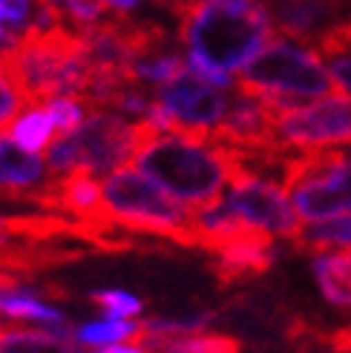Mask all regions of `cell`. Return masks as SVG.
<instances>
[{
    "label": "cell",
    "mask_w": 351,
    "mask_h": 353,
    "mask_svg": "<svg viewBox=\"0 0 351 353\" xmlns=\"http://www.w3.org/2000/svg\"><path fill=\"white\" fill-rule=\"evenodd\" d=\"M343 3H345V9H351V0H343Z\"/></svg>",
    "instance_id": "32"
},
{
    "label": "cell",
    "mask_w": 351,
    "mask_h": 353,
    "mask_svg": "<svg viewBox=\"0 0 351 353\" xmlns=\"http://www.w3.org/2000/svg\"><path fill=\"white\" fill-rule=\"evenodd\" d=\"M23 103H26V98L15 86V81L9 78L3 63H0V127H9V123L21 115Z\"/></svg>",
    "instance_id": "26"
},
{
    "label": "cell",
    "mask_w": 351,
    "mask_h": 353,
    "mask_svg": "<svg viewBox=\"0 0 351 353\" xmlns=\"http://www.w3.org/2000/svg\"><path fill=\"white\" fill-rule=\"evenodd\" d=\"M46 207L58 210V213H69L78 216L86 224H98V213H101V181L90 172H73L55 179L52 190L44 199Z\"/></svg>",
    "instance_id": "14"
},
{
    "label": "cell",
    "mask_w": 351,
    "mask_h": 353,
    "mask_svg": "<svg viewBox=\"0 0 351 353\" xmlns=\"http://www.w3.org/2000/svg\"><path fill=\"white\" fill-rule=\"evenodd\" d=\"M184 72V61L173 46L147 52V55H138L130 66V78L135 86H164L173 78H179Z\"/></svg>",
    "instance_id": "19"
},
{
    "label": "cell",
    "mask_w": 351,
    "mask_h": 353,
    "mask_svg": "<svg viewBox=\"0 0 351 353\" xmlns=\"http://www.w3.org/2000/svg\"><path fill=\"white\" fill-rule=\"evenodd\" d=\"M98 224L124 227L130 233L162 236L176 244L193 247L190 210L153 184L138 170H118L101 181Z\"/></svg>",
    "instance_id": "6"
},
{
    "label": "cell",
    "mask_w": 351,
    "mask_h": 353,
    "mask_svg": "<svg viewBox=\"0 0 351 353\" xmlns=\"http://www.w3.org/2000/svg\"><path fill=\"white\" fill-rule=\"evenodd\" d=\"M138 333V322L130 319H113V316H104L95 322H84L75 327V342L84 347H110V345H121V342H133Z\"/></svg>",
    "instance_id": "22"
},
{
    "label": "cell",
    "mask_w": 351,
    "mask_h": 353,
    "mask_svg": "<svg viewBox=\"0 0 351 353\" xmlns=\"http://www.w3.org/2000/svg\"><path fill=\"white\" fill-rule=\"evenodd\" d=\"M311 273L328 305L351 310V253H317L311 259Z\"/></svg>",
    "instance_id": "15"
},
{
    "label": "cell",
    "mask_w": 351,
    "mask_h": 353,
    "mask_svg": "<svg viewBox=\"0 0 351 353\" xmlns=\"http://www.w3.org/2000/svg\"><path fill=\"white\" fill-rule=\"evenodd\" d=\"M133 161L135 170L159 184L170 199L193 210L219 201L225 184H231L242 167L210 135L184 132H155Z\"/></svg>",
    "instance_id": "2"
},
{
    "label": "cell",
    "mask_w": 351,
    "mask_h": 353,
    "mask_svg": "<svg viewBox=\"0 0 351 353\" xmlns=\"http://www.w3.org/2000/svg\"><path fill=\"white\" fill-rule=\"evenodd\" d=\"M283 147L300 152H325L351 144V98H323L300 110L283 112L276 121Z\"/></svg>",
    "instance_id": "9"
},
{
    "label": "cell",
    "mask_w": 351,
    "mask_h": 353,
    "mask_svg": "<svg viewBox=\"0 0 351 353\" xmlns=\"http://www.w3.org/2000/svg\"><path fill=\"white\" fill-rule=\"evenodd\" d=\"M0 353H90L75 339H64L46 330L0 325Z\"/></svg>",
    "instance_id": "16"
},
{
    "label": "cell",
    "mask_w": 351,
    "mask_h": 353,
    "mask_svg": "<svg viewBox=\"0 0 351 353\" xmlns=\"http://www.w3.org/2000/svg\"><path fill=\"white\" fill-rule=\"evenodd\" d=\"M52 184H55V175L49 172L38 152H29L9 135H0V192L35 196L44 204Z\"/></svg>",
    "instance_id": "13"
},
{
    "label": "cell",
    "mask_w": 351,
    "mask_h": 353,
    "mask_svg": "<svg viewBox=\"0 0 351 353\" xmlns=\"http://www.w3.org/2000/svg\"><path fill=\"white\" fill-rule=\"evenodd\" d=\"M41 3L55 9L61 21L75 32H84L104 21V6L98 0H41Z\"/></svg>",
    "instance_id": "23"
},
{
    "label": "cell",
    "mask_w": 351,
    "mask_h": 353,
    "mask_svg": "<svg viewBox=\"0 0 351 353\" xmlns=\"http://www.w3.org/2000/svg\"><path fill=\"white\" fill-rule=\"evenodd\" d=\"M227 110H231V98L225 92L196 75L182 72L155 90V112L150 123L159 132L214 135Z\"/></svg>",
    "instance_id": "8"
},
{
    "label": "cell",
    "mask_w": 351,
    "mask_h": 353,
    "mask_svg": "<svg viewBox=\"0 0 351 353\" xmlns=\"http://www.w3.org/2000/svg\"><path fill=\"white\" fill-rule=\"evenodd\" d=\"M190 69L210 86H236L245 69L274 38L265 0H196L179 17Z\"/></svg>",
    "instance_id": "1"
},
{
    "label": "cell",
    "mask_w": 351,
    "mask_h": 353,
    "mask_svg": "<svg viewBox=\"0 0 351 353\" xmlns=\"http://www.w3.org/2000/svg\"><path fill=\"white\" fill-rule=\"evenodd\" d=\"M227 201L234 204V210L245 221L254 224L256 230L268 233L271 239H294L296 230H300L296 213L285 199L283 184L248 170L245 164L234 175Z\"/></svg>",
    "instance_id": "10"
},
{
    "label": "cell",
    "mask_w": 351,
    "mask_h": 353,
    "mask_svg": "<svg viewBox=\"0 0 351 353\" xmlns=\"http://www.w3.org/2000/svg\"><path fill=\"white\" fill-rule=\"evenodd\" d=\"M147 353H242V342L231 333H193V336L142 339Z\"/></svg>",
    "instance_id": "17"
},
{
    "label": "cell",
    "mask_w": 351,
    "mask_h": 353,
    "mask_svg": "<svg viewBox=\"0 0 351 353\" xmlns=\"http://www.w3.org/2000/svg\"><path fill=\"white\" fill-rule=\"evenodd\" d=\"M95 353H147L142 345H135V342H121V345H110V347H101Z\"/></svg>",
    "instance_id": "30"
},
{
    "label": "cell",
    "mask_w": 351,
    "mask_h": 353,
    "mask_svg": "<svg viewBox=\"0 0 351 353\" xmlns=\"http://www.w3.org/2000/svg\"><path fill=\"white\" fill-rule=\"evenodd\" d=\"M98 3L104 9H113L118 14H124V12H133V9H138L142 3H147V0H98ZM155 3H159V0H155Z\"/></svg>",
    "instance_id": "29"
},
{
    "label": "cell",
    "mask_w": 351,
    "mask_h": 353,
    "mask_svg": "<svg viewBox=\"0 0 351 353\" xmlns=\"http://www.w3.org/2000/svg\"><path fill=\"white\" fill-rule=\"evenodd\" d=\"M279 184L291 192L296 216L305 221H328L351 213V158L334 150L291 155Z\"/></svg>",
    "instance_id": "7"
},
{
    "label": "cell",
    "mask_w": 351,
    "mask_h": 353,
    "mask_svg": "<svg viewBox=\"0 0 351 353\" xmlns=\"http://www.w3.org/2000/svg\"><path fill=\"white\" fill-rule=\"evenodd\" d=\"M159 3H162L164 9H170L173 14H179V17H182L193 3H196V0H159Z\"/></svg>",
    "instance_id": "31"
},
{
    "label": "cell",
    "mask_w": 351,
    "mask_h": 353,
    "mask_svg": "<svg viewBox=\"0 0 351 353\" xmlns=\"http://www.w3.org/2000/svg\"><path fill=\"white\" fill-rule=\"evenodd\" d=\"M236 90L262 98L283 115L305 107L303 101L308 98H323L334 92V81L311 46H300L285 38L271 41L242 69Z\"/></svg>",
    "instance_id": "5"
},
{
    "label": "cell",
    "mask_w": 351,
    "mask_h": 353,
    "mask_svg": "<svg viewBox=\"0 0 351 353\" xmlns=\"http://www.w3.org/2000/svg\"><path fill=\"white\" fill-rule=\"evenodd\" d=\"M44 107H46V112L52 115V121H55L58 138L75 132L81 123L86 121V107H84L78 98H52V101L44 103Z\"/></svg>",
    "instance_id": "25"
},
{
    "label": "cell",
    "mask_w": 351,
    "mask_h": 353,
    "mask_svg": "<svg viewBox=\"0 0 351 353\" xmlns=\"http://www.w3.org/2000/svg\"><path fill=\"white\" fill-rule=\"evenodd\" d=\"M271 23L285 34L288 41H317L343 23L345 3L343 0H265Z\"/></svg>",
    "instance_id": "11"
},
{
    "label": "cell",
    "mask_w": 351,
    "mask_h": 353,
    "mask_svg": "<svg viewBox=\"0 0 351 353\" xmlns=\"http://www.w3.org/2000/svg\"><path fill=\"white\" fill-rule=\"evenodd\" d=\"M93 305L104 310V316H113V319H133L144 310V302L138 296L127 293V290H115V288H107V290H93L90 293Z\"/></svg>",
    "instance_id": "24"
},
{
    "label": "cell",
    "mask_w": 351,
    "mask_h": 353,
    "mask_svg": "<svg viewBox=\"0 0 351 353\" xmlns=\"http://www.w3.org/2000/svg\"><path fill=\"white\" fill-rule=\"evenodd\" d=\"M159 132L150 121H130L110 110H93L75 132L61 135L46 150V167L55 179L73 172L113 175L124 167L142 144Z\"/></svg>",
    "instance_id": "4"
},
{
    "label": "cell",
    "mask_w": 351,
    "mask_h": 353,
    "mask_svg": "<svg viewBox=\"0 0 351 353\" xmlns=\"http://www.w3.org/2000/svg\"><path fill=\"white\" fill-rule=\"evenodd\" d=\"M41 0H0V55L15 49L35 29Z\"/></svg>",
    "instance_id": "21"
},
{
    "label": "cell",
    "mask_w": 351,
    "mask_h": 353,
    "mask_svg": "<svg viewBox=\"0 0 351 353\" xmlns=\"http://www.w3.org/2000/svg\"><path fill=\"white\" fill-rule=\"evenodd\" d=\"M274 261H276L274 239L262 230H254L210 256V270H214V276L222 285H242V281L265 276L274 268Z\"/></svg>",
    "instance_id": "12"
},
{
    "label": "cell",
    "mask_w": 351,
    "mask_h": 353,
    "mask_svg": "<svg viewBox=\"0 0 351 353\" xmlns=\"http://www.w3.org/2000/svg\"><path fill=\"white\" fill-rule=\"evenodd\" d=\"M0 63L32 107L52 98H84L90 90L84 41L69 26L29 32L15 49L0 55Z\"/></svg>",
    "instance_id": "3"
},
{
    "label": "cell",
    "mask_w": 351,
    "mask_h": 353,
    "mask_svg": "<svg viewBox=\"0 0 351 353\" xmlns=\"http://www.w3.org/2000/svg\"><path fill=\"white\" fill-rule=\"evenodd\" d=\"M296 253H325L328 247H351V216L328 219V221H308L291 239Z\"/></svg>",
    "instance_id": "18"
},
{
    "label": "cell",
    "mask_w": 351,
    "mask_h": 353,
    "mask_svg": "<svg viewBox=\"0 0 351 353\" xmlns=\"http://www.w3.org/2000/svg\"><path fill=\"white\" fill-rule=\"evenodd\" d=\"M58 130H55V121L46 112L44 103L38 107H29L26 112H21L12 123H9V138L17 141L23 150L29 152H38V150H49V144L55 141Z\"/></svg>",
    "instance_id": "20"
},
{
    "label": "cell",
    "mask_w": 351,
    "mask_h": 353,
    "mask_svg": "<svg viewBox=\"0 0 351 353\" xmlns=\"http://www.w3.org/2000/svg\"><path fill=\"white\" fill-rule=\"evenodd\" d=\"M328 58V75L334 81V90H343L351 95V52H337Z\"/></svg>",
    "instance_id": "27"
},
{
    "label": "cell",
    "mask_w": 351,
    "mask_h": 353,
    "mask_svg": "<svg viewBox=\"0 0 351 353\" xmlns=\"http://www.w3.org/2000/svg\"><path fill=\"white\" fill-rule=\"evenodd\" d=\"M320 52L325 55H337V52H351V21H343L328 34L320 38Z\"/></svg>",
    "instance_id": "28"
}]
</instances>
